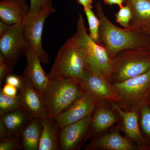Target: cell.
Masks as SVG:
<instances>
[{
    "label": "cell",
    "instance_id": "cell-20",
    "mask_svg": "<svg viewBox=\"0 0 150 150\" xmlns=\"http://www.w3.org/2000/svg\"><path fill=\"white\" fill-rule=\"evenodd\" d=\"M113 108L120 114L123 119V126L126 134L132 139L139 140L141 139V134L138 123V115L135 111L127 112L124 111L113 103Z\"/></svg>",
    "mask_w": 150,
    "mask_h": 150
},
{
    "label": "cell",
    "instance_id": "cell-23",
    "mask_svg": "<svg viewBox=\"0 0 150 150\" xmlns=\"http://www.w3.org/2000/svg\"><path fill=\"white\" fill-rule=\"evenodd\" d=\"M84 11L87 18L89 29V36L96 43L100 44V27L99 19L95 15L91 8H84Z\"/></svg>",
    "mask_w": 150,
    "mask_h": 150
},
{
    "label": "cell",
    "instance_id": "cell-2",
    "mask_svg": "<svg viewBox=\"0 0 150 150\" xmlns=\"http://www.w3.org/2000/svg\"><path fill=\"white\" fill-rule=\"evenodd\" d=\"M44 94L48 116L56 117L76 101L84 92L81 80L73 78H50Z\"/></svg>",
    "mask_w": 150,
    "mask_h": 150
},
{
    "label": "cell",
    "instance_id": "cell-22",
    "mask_svg": "<svg viewBox=\"0 0 150 150\" xmlns=\"http://www.w3.org/2000/svg\"><path fill=\"white\" fill-rule=\"evenodd\" d=\"M25 109L19 95L7 96L0 91V116L7 112Z\"/></svg>",
    "mask_w": 150,
    "mask_h": 150
},
{
    "label": "cell",
    "instance_id": "cell-25",
    "mask_svg": "<svg viewBox=\"0 0 150 150\" xmlns=\"http://www.w3.org/2000/svg\"><path fill=\"white\" fill-rule=\"evenodd\" d=\"M116 21L125 28H129L132 17L131 7L128 4L120 8L117 13H115Z\"/></svg>",
    "mask_w": 150,
    "mask_h": 150
},
{
    "label": "cell",
    "instance_id": "cell-3",
    "mask_svg": "<svg viewBox=\"0 0 150 150\" xmlns=\"http://www.w3.org/2000/svg\"><path fill=\"white\" fill-rule=\"evenodd\" d=\"M74 36L77 40L88 69L107 79L111 76L112 59L105 48L89 36L81 14L79 15L76 31Z\"/></svg>",
    "mask_w": 150,
    "mask_h": 150
},
{
    "label": "cell",
    "instance_id": "cell-11",
    "mask_svg": "<svg viewBox=\"0 0 150 150\" xmlns=\"http://www.w3.org/2000/svg\"><path fill=\"white\" fill-rule=\"evenodd\" d=\"M19 89L18 95L25 110L33 117L41 120L48 116L45 96L43 93L31 85L23 77V82Z\"/></svg>",
    "mask_w": 150,
    "mask_h": 150
},
{
    "label": "cell",
    "instance_id": "cell-26",
    "mask_svg": "<svg viewBox=\"0 0 150 150\" xmlns=\"http://www.w3.org/2000/svg\"><path fill=\"white\" fill-rule=\"evenodd\" d=\"M14 67L6 59L2 54H0V87L1 88L3 81L6 78L10 75Z\"/></svg>",
    "mask_w": 150,
    "mask_h": 150
},
{
    "label": "cell",
    "instance_id": "cell-5",
    "mask_svg": "<svg viewBox=\"0 0 150 150\" xmlns=\"http://www.w3.org/2000/svg\"><path fill=\"white\" fill-rule=\"evenodd\" d=\"M112 72L117 82L146 73L150 70V51L138 48L120 51L112 59Z\"/></svg>",
    "mask_w": 150,
    "mask_h": 150
},
{
    "label": "cell",
    "instance_id": "cell-18",
    "mask_svg": "<svg viewBox=\"0 0 150 150\" xmlns=\"http://www.w3.org/2000/svg\"><path fill=\"white\" fill-rule=\"evenodd\" d=\"M88 149H103L111 150H131L134 146L131 142L117 133H111L94 140L87 147Z\"/></svg>",
    "mask_w": 150,
    "mask_h": 150
},
{
    "label": "cell",
    "instance_id": "cell-15",
    "mask_svg": "<svg viewBox=\"0 0 150 150\" xmlns=\"http://www.w3.org/2000/svg\"><path fill=\"white\" fill-rule=\"evenodd\" d=\"M42 133L38 150H59V136L61 128L56 118L47 116L42 120Z\"/></svg>",
    "mask_w": 150,
    "mask_h": 150
},
{
    "label": "cell",
    "instance_id": "cell-27",
    "mask_svg": "<svg viewBox=\"0 0 150 150\" xmlns=\"http://www.w3.org/2000/svg\"><path fill=\"white\" fill-rule=\"evenodd\" d=\"M51 6H53L52 0H30L28 16L35 15L42 9Z\"/></svg>",
    "mask_w": 150,
    "mask_h": 150
},
{
    "label": "cell",
    "instance_id": "cell-14",
    "mask_svg": "<svg viewBox=\"0 0 150 150\" xmlns=\"http://www.w3.org/2000/svg\"><path fill=\"white\" fill-rule=\"evenodd\" d=\"M29 11L26 0H1L0 2V19L8 25L23 23Z\"/></svg>",
    "mask_w": 150,
    "mask_h": 150
},
{
    "label": "cell",
    "instance_id": "cell-16",
    "mask_svg": "<svg viewBox=\"0 0 150 150\" xmlns=\"http://www.w3.org/2000/svg\"><path fill=\"white\" fill-rule=\"evenodd\" d=\"M132 17L129 28L145 30L150 27V0H128Z\"/></svg>",
    "mask_w": 150,
    "mask_h": 150
},
{
    "label": "cell",
    "instance_id": "cell-21",
    "mask_svg": "<svg viewBox=\"0 0 150 150\" xmlns=\"http://www.w3.org/2000/svg\"><path fill=\"white\" fill-rule=\"evenodd\" d=\"M115 117L112 111L104 108L97 109L92 118L88 135L99 133L109 128L115 123Z\"/></svg>",
    "mask_w": 150,
    "mask_h": 150
},
{
    "label": "cell",
    "instance_id": "cell-33",
    "mask_svg": "<svg viewBox=\"0 0 150 150\" xmlns=\"http://www.w3.org/2000/svg\"><path fill=\"white\" fill-rule=\"evenodd\" d=\"M79 4L83 6L84 8H93V0H77Z\"/></svg>",
    "mask_w": 150,
    "mask_h": 150
},
{
    "label": "cell",
    "instance_id": "cell-28",
    "mask_svg": "<svg viewBox=\"0 0 150 150\" xmlns=\"http://www.w3.org/2000/svg\"><path fill=\"white\" fill-rule=\"evenodd\" d=\"M141 112L142 128L146 134L150 135V109L147 106H143Z\"/></svg>",
    "mask_w": 150,
    "mask_h": 150
},
{
    "label": "cell",
    "instance_id": "cell-4",
    "mask_svg": "<svg viewBox=\"0 0 150 150\" xmlns=\"http://www.w3.org/2000/svg\"><path fill=\"white\" fill-rule=\"evenodd\" d=\"M87 69L77 40L73 36L59 50L48 76L50 78H70L81 80Z\"/></svg>",
    "mask_w": 150,
    "mask_h": 150
},
{
    "label": "cell",
    "instance_id": "cell-19",
    "mask_svg": "<svg viewBox=\"0 0 150 150\" xmlns=\"http://www.w3.org/2000/svg\"><path fill=\"white\" fill-rule=\"evenodd\" d=\"M42 128L43 125L41 119L35 117L30 119L21 134L23 149L38 150Z\"/></svg>",
    "mask_w": 150,
    "mask_h": 150
},
{
    "label": "cell",
    "instance_id": "cell-31",
    "mask_svg": "<svg viewBox=\"0 0 150 150\" xmlns=\"http://www.w3.org/2000/svg\"><path fill=\"white\" fill-rule=\"evenodd\" d=\"M8 135L7 129L4 123L1 119H0V141L4 139Z\"/></svg>",
    "mask_w": 150,
    "mask_h": 150
},
{
    "label": "cell",
    "instance_id": "cell-29",
    "mask_svg": "<svg viewBox=\"0 0 150 150\" xmlns=\"http://www.w3.org/2000/svg\"><path fill=\"white\" fill-rule=\"evenodd\" d=\"M6 83L8 84L17 88L21 87L23 82V77L22 76L10 74L5 79Z\"/></svg>",
    "mask_w": 150,
    "mask_h": 150
},
{
    "label": "cell",
    "instance_id": "cell-1",
    "mask_svg": "<svg viewBox=\"0 0 150 150\" xmlns=\"http://www.w3.org/2000/svg\"><path fill=\"white\" fill-rule=\"evenodd\" d=\"M97 16L100 22V45L112 59L120 51L138 48H150L149 35L141 30L121 28L115 25L105 14L101 2L96 6Z\"/></svg>",
    "mask_w": 150,
    "mask_h": 150
},
{
    "label": "cell",
    "instance_id": "cell-34",
    "mask_svg": "<svg viewBox=\"0 0 150 150\" xmlns=\"http://www.w3.org/2000/svg\"><path fill=\"white\" fill-rule=\"evenodd\" d=\"M11 25L4 23V22L1 20L0 21V36H2L7 31L10 27Z\"/></svg>",
    "mask_w": 150,
    "mask_h": 150
},
{
    "label": "cell",
    "instance_id": "cell-17",
    "mask_svg": "<svg viewBox=\"0 0 150 150\" xmlns=\"http://www.w3.org/2000/svg\"><path fill=\"white\" fill-rule=\"evenodd\" d=\"M0 117L7 129L8 135L20 137L28 123L34 117L25 109L11 111Z\"/></svg>",
    "mask_w": 150,
    "mask_h": 150
},
{
    "label": "cell",
    "instance_id": "cell-9",
    "mask_svg": "<svg viewBox=\"0 0 150 150\" xmlns=\"http://www.w3.org/2000/svg\"><path fill=\"white\" fill-rule=\"evenodd\" d=\"M107 79L88 69L81 82L84 91L88 93L97 103L102 99L121 101L111 86L109 85Z\"/></svg>",
    "mask_w": 150,
    "mask_h": 150
},
{
    "label": "cell",
    "instance_id": "cell-24",
    "mask_svg": "<svg viewBox=\"0 0 150 150\" xmlns=\"http://www.w3.org/2000/svg\"><path fill=\"white\" fill-rule=\"evenodd\" d=\"M23 149L21 137L8 135L0 142V150H17Z\"/></svg>",
    "mask_w": 150,
    "mask_h": 150
},
{
    "label": "cell",
    "instance_id": "cell-6",
    "mask_svg": "<svg viewBox=\"0 0 150 150\" xmlns=\"http://www.w3.org/2000/svg\"><path fill=\"white\" fill-rule=\"evenodd\" d=\"M55 12L54 6L45 8L35 14L28 16L23 23L30 49L36 53L43 64L49 62V55L43 49L42 43L43 27L47 18Z\"/></svg>",
    "mask_w": 150,
    "mask_h": 150
},
{
    "label": "cell",
    "instance_id": "cell-12",
    "mask_svg": "<svg viewBox=\"0 0 150 150\" xmlns=\"http://www.w3.org/2000/svg\"><path fill=\"white\" fill-rule=\"evenodd\" d=\"M150 84V70L146 73L111 86L121 100L129 102L139 99Z\"/></svg>",
    "mask_w": 150,
    "mask_h": 150
},
{
    "label": "cell",
    "instance_id": "cell-35",
    "mask_svg": "<svg viewBox=\"0 0 150 150\" xmlns=\"http://www.w3.org/2000/svg\"><path fill=\"white\" fill-rule=\"evenodd\" d=\"M145 31L147 32L149 34H150V27L146 29H145Z\"/></svg>",
    "mask_w": 150,
    "mask_h": 150
},
{
    "label": "cell",
    "instance_id": "cell-30",
    "mask_svg": "<svg viewBox=\"0 0 150 150\" xmlns=\"http://www.w3.org/2000/svg\"><path fill=\"white\" fill-rule=\"evenodd\" d=\"M1 91L4 94L7 96L14 97L17 96V88L8 84L6 83L2 88L1 89Z\"/></svg>",
    "mask_w": 150,
    "mask_h": 150
},
{
    "label": "cell",
    "instance_id": "cell-8",
    "mask_svg": "<svg viewBox=\"0 0 150 150\" xmlns=\"http://www.w3.org/2000/svg\"><path fill=\"white\" fill-rule=\"evenodd\" d=\"M97 103L88 93L84 92L69 108L55 117L62 129L92 115Z\"/></svg>",
    "mask_w": 150,
    "mask_h": 150
},
{
    "label": "cell",
    "instance_id": "cell-10",
    "mask_svg": "<svg viewBox=\"0 0 150 150\" xmlns=\"http://www.w3.org/2000/svg\"><path fill=\"white\" fill-rule=\"evenodd\" d=\"M92 118V115H91L61 129L59 136L60 150L76 149L88 132L91 125Z\"/></svg>",
    "mask_w": 150,
    "mask_h": 150
},
{
    "label": "cell",
    "instance_id": "cell-13",
    "mask_svg": "<svg viewBox=\"0 0 150 150\" xmlns=\"http://www.w3.org/2000/svg\"><path fill=\"white\" fill-rule=\"evenodd\" d=\"M25 56L27 63L23 71V77L44 95L50 83L49 76L43 69L42 63L33 50L29 49Z\"/></svg>",
    "mask_w": 150,
    "mask_h": 150
},
{
    "label": "cell",
    "instance_id": "cell-7",
    "mask_svg": "<svg viewBox=\"0 0 150 150\" xmlns=\"http://www.w3.org/2000/svg\"><path fill=\"white\" fill-rule=\"evenodd\" d=\"M29 49L23 23L11 25L7 31L0 36V54L14 67Z\"/></svg>",
    "mask_w": 150,
    "mask_h": 150
},
{
    "label": "cell",
    "instance_id": "cell-32",
    "mask_svg": "<svg viewBox=\"0 0 150 150\" xmlns=\"http://www.w3.org/2000/svg\"><path fill=\"white\" fill-rule=\"evenodd\" d=\"M125 1V0H103V2L106 4L110 6L117 5L120 8L123 6V4Z\"/></svg>",
    "mask_w": 150,
    "mask_h": 150
}]
</instances>
